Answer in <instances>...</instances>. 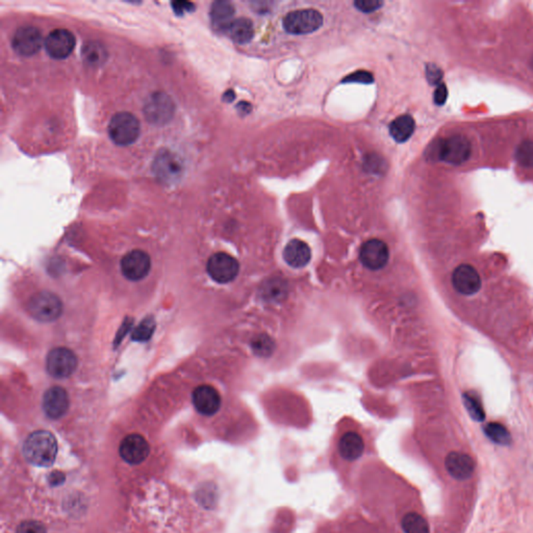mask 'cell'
I'll list each match as a JSON object with an SVG mask.
<instances>
[{"label": "cell", "mask_w": 533, "mask_h": 533, "mask_svg": "<svg viewBox=\"0 0 533 533\" xmlns=\"http://www.w3.org/2000/svg\"><path fill=\"white\" fill-rule=\"evenodd\" d=\"M23 454L31 465L50 467L58 455L56 437L47 431H37L31 433L23 444Z\"/></svg>", "instance_id": "1"}, {"label": "cell", "mask_w": 533, "mask_h": 533, "mask_svg": "<svg viewBox=\"0 0 533 533\" xmlns=\"http://www.w3.org/2000/svg\"><path fill=\"white\" fill-rule=\"evenodd\" d=\"M433 157L450 165L458 166L471 157L472 145L467 137L461 134L449 137L435 143L431 149Z\"/></svg>", "instance_id": "2"}, {"label": "cell", "mask_w": 533, "mask_h": 533, "mask_svg": "<svg viewBox=\"0 0 533 533\" xmlns=\"http://www.w3.org/2000/svg\"><path fill=\"white\" fill-rule=\"evenodd\" d=\"M107 132L116 145L128 146L134 144L140 136V121L130 111H119L111 117Z\"/></svg>", "instance_id": "3"}, {"label": "cell", "mask_w": 533, "mask_h": 533, "mask_svg": "<svg viewBox=\"0 0 533 533\" xmlns=\"http://www.w3.org/2000/svg\"><path fill=\"white\" fill-rule=\"evenodd\" d=\"M27 309L33 319L39 322H54L63 313V303L56 295L43 291L29 299Z\"/></svg>", "instance_id": "4"}, {"label": "cell", "mask_w": 533, "mask_h": 533, "mask_svg": "<svg viewBox=\"0 0 533 533\" xmlns=\"http://www.w3.org/2000/svg\"><path fill=\"white\" fill-rule=\"evenodd\" d=\"M282 24L288 33L305 35L314 33L322 26L323 16L321 13L313 8L293 10L284 16Z\"/></svg>", "instance_id": "5"}, {"label": "cell", "mask_w": 533, "mask_h": 533, "mask_svg": "<svg viewBox=\"0 0 533 533\" xmlns=\"http://www.w3.org/2000/svg\"><path fill=\"white\" fill-rule=\"evenodd\" d=\"M77 364L79 360L75 353L64 347L52 349L46 358L47 372L59 379L71 376L77 370Z\"/></svg>", "instance_id": "6"}, {"label": "cell", "mask_w": 533, "mask_h": 533, "mask_svg": "<svg viewBox=\"0 0 533 533\" xmlns=\"http://www.w3.org/2000/svg\"><path fill=\"white\" fill-rule=\"evenodd\" d=\"M43 43L41 31L33 25L19 27L12 39L13 49L22 56H31L38 54Z\"/></svg>", "instance_id": "7"}, {"label": "cell", "mask_w": 533, "mask_h": 533, "mask_svg": "<svg viewBox=\"0 0 533 533\" xmlns=\"http://www.w3.org/2000/svg\"><path fill=\"white\" fill-rule=\"evenodd\" d=\"M208 275L219 284L233 281L240 271L238 261L224 252H218L210 256L206 265Z\"/></svg>", "instance_id": "8"}, {"label": "cell", "mask_w": 533, "mask_h": 533, "mask_svg": "<svg viewBox=\"0 0 533 533\" xmlns=\"http://www.w3.org/2000/svg\"><path fill=\"white\" fill-rule=\"evenodd\" d=\"M144 113L150 123L155 125L168 123L173 117V101L164 93H155L145 103Z\"/></svg>", "instance_id": "9"}, {"label": "cell", "mask_w": 533, "mask_h": 533, "mask_svg": "<svg viewBox=\"0 0 533 533\" xmlns=\"http://www.w3.org/2000/svg\"><path fill=\"white\" fill-rule=\"evenodd\" d=\"M44 45L48 56L56 60H64L68 58L75 49V37L68 29H54L48 33Z\"/></svg>", "instance_id": "10"}, {"label": "cell", "mask_w": 533, "mask_h": 533, "mask_svg": "<svg viewBox=\"0 0 533 533\" xmlns=\"http://www.w3.org/2000/svg\"><path fill=\"white\" fill-rule=\"evenodd\" d=\"M451 281L454 290L463 296L477 294L482 286L481 277L477 270L468 264L455 268Z\"/></svg>", "instance_id": "11"}, {"label": "cell", "mask_w": 533, "mask_h": 533, "mask_svg": "<svg viewBox=\"0 0 533 533\" xmlns=\"http://www.w3.org/2000/svg\"><path fill=\"white\" fill-rule=\"evenodd\" d=\"M151 269L150 256L142 250H132L123 256L121 271L132 281H139L148 275Z\"/></svg>", "instance_id": "12"}, {"label": "cell", "mask_w": 533, "mask_h": 533, "mask_svg": "<svg viewBox=\"0 0 533 533\" xmlns=\"http://www.w3.org/2000/svg\"><path fill=\"white\" fill-rule=\"evenodd\" d=\"M389 247L385 242L378 239H372L362 244L360 252V263L366 269H383L389 262Z\"/></svg>", "instance_id": "13"}, {"label": "cell", "mask_w": 533, "mask_h": 533, "mask_svg": "<svg viewBox=\"0 0 533 533\" xmlns=\"http://www.w3.org/2000/svg\"><path fill=\"white\" fill-rule=\"evenodd\" d=\"M120 456L130 465H139L148 457L150 447L144 437L137 433L124 438L119 447Z\"/></svg>", "instance_id": "14"}, {"label": "cell", "mask_w": 533, "mask_h": 533, "mask_svg": "<svg viewBox=\"0 0 533 533\" xmlns=\"http://www.w3.org/2000/svg\"><path fill=\"white\" fill-rule=\"evenodd\" d=\"M42 405L48 418L58 420L68 412L69 405H70L68 393L66 389L61 387H50L44 394Z\"/></svg>", "instance_id": "15"}, {"label": "cell", "mask_w": 533, "mask_h": 533, "mask_svg": "<svg viewBox=\"0 0 533 533\" xmlns=\"http://www.w3.org/2000/svg\"><path fill=\"white\" fill-rule=\"evenodd\" d=\"M192 400L197 412L203 416H213L220 410V394L210 385H204L196 387Z\"/></svg>", "instance_id": "16"}, {"label": "cell", "mask_w": 533, "mask_h": 533, "mask_svg": "<svg viewBox=\"0 0 533 533\" xmlns=\"http://www.w3.org/2000/svg\"><path fill=\"white\" fill-rule=\"evenodd\" d=\"M447 471L457 480H465L473 475L475 463L470 455L461 452H451L445 461Z\"/></svg>", "instance_id": "17"}, {"label": "cell", "mask_w": 533, "mask_h": 533, "mask_svg": "<svg viewBox=\"0 0 533 533\" xmlns=\"http://www.w3.org/2000/svg\"><path fill=\"white\" fill-rule=\"evenodd\" d=\"M311 258L309 246L301 240H291L284 250V258L288 266L300 269L309 264Z\"/></svg>", "instance_id": "18"}, {"label": "cell", "mask_w": 533, "mask_h": 533, "mask_svg": "<svg viewBox=\"0 0 533 533\" xmlns=\"http://www.w3.org/2000/svg\"><path fill=\"white\" fill-rule=\"evenodd\" d=\"M210 21L213 26L218 31H227L231 23L235 21V8L229 1H215L210 6Z\"/></svg>", "instance_id": "19"}, {"label": "cell", "mask_w": 533, "mask_h": 533, "mask_svg": "<svg viewBox=\"0 0 533 533\" xmlns=\"http://www.w3.org/2000/svg\"><path fill=\"white\" fill-rule=\"evenodd\" d=\"M181 170L183 168L180 162L169 151H164L157 155L155 162V171L157 178L166 181L173 180L180 176Z\"/></svg>", "instance_id": "20"}, {"label": "cell", "mask_w": 533, "mask_h": 533, "mask_svg": "<svg viewBox=\"0 0 533 533\" xmlns=\"http://www.w3.org/2000/svg\"><path fill=\"white\" fill-rule=\"evenodd\" d=\"M364 450L362 438L355 431H349L341 438L339 442V452L343 458L348 461H355L362 456Z\"/></svg>", "instance_id": "21"}, {"label": "cell", "mask_w": 533, "mask_h": 533, "mask_svg": "<svg viewBox=\"0 0 533 533\" xmlns=\"http://www.w3.org/2000/svg\"><path fill=\"white\" fill-rule=\"evenodd\" d=\"M415 128L416 122L412 116H400L389 124V134L396 142L404 143L412 136Z\"/></svg>", "instance_id": "22"}, {"label": "cell", "mask_w": 533, "mask_h": 533, "mask_svg": "<svg viewBox=\"0 0 533 533\" xmlns=\"http://www.w3.org/2000/svg\"><path fill=\"white\" fill-rule=\"evenodd\" d=\"M229 37L238 44H246L254 38V23L248 18L235 19L229 31Z\"/></svg>", "instance_id": "23"}, {"label": "cell", "mask_w": 533, "mask_h": 533, "mask_svg": "<svg viewBox=\"0 0 533 533\" xmlns=\"http://www.w3.org/2000/svg\"><path fill=\"white\" fill-rule=\"evenodd\" d=\"M107 52L99 42H88L83 47V58L90 66H100L107 60Z\"/></svg>", "instance_id": "24"}, {"label": "cell", "mask_w": 533, "mask_h": 533, "mask_svg": "<svg viewBox=\"0 0 533 533\" xmlns=\"http://www.w3.org/2000/svg\"><path fill=\"white\" fill-rule=\"evenodd\" d=\"M404 533H429V526L424 517L418 513H408L401 520Z\"/></svg>", "instance_id": "25"}, {"label": "cell", "mask_w": 533, "mask_h": 533, "mask_svg": "<svg viewBox=\"0 0 533 533\" xmlns=\"http://www.w3.org/2000/svg\"><path fill=\"white\" fill-rule=\"evenodd\" d=\"M463 401L465 404V410L469 412L470 417L474 421L482 422L486 419V412L482 408L481 401L479 397L473 392H465L463 395Z\"/></svg>", "instance_id": "26"}, {"label": "cell", "mask_w": 533, "mask_h": 533, "mask_svg": "<svg viewBox=\"0 0 533 533\" xmlns=\"http://www.w3.org/2000/svg\"><path fill=\"white\" fill-rule=\"evenodd\" d=\"M484 433L494 443L502 445V446H509L511 443V433L507 431V427L503 426L500 423H488L484 427Z\"/></svg>", "instance_id": "27"}, {"label": "cell", "mask_w": 533, "mask_h": 533, "mask_svg": "<svg viewBox=\"0 0 533 533\" xmlns=\"http://www.w3.org/2000/svg\"><path fill=\"white\" fill-rule=\"evenodd\" d=\"M516 161L524 168H533V141H523L516 150Z\"/></svg>", "instance_id": "28"}, {"label": "cell", "mask_w": 533, "mask_h": 533, "mask_svg": "<svg viewBox=\"0 0 533 533\" xmlns=\"http://www.w3.org/2000/svg\"><path fill=\"white\" fill-rule=\"evenodd\" d=\"M155 330V321L153 317L143 320L132 334V340L137 342H146L153 337Z\"/></svg>", "instance_id": "29"}, {"label": "cell", "mask_w": 533, "mask_h": 533, "mask_svg": "<svg viewBox=\"0 0 533 533\" xmlns=\"http://www.w3.org/2000/svg\"><path fill=\"white\" fill-rule=\"evenodd\" d=\"M274 342L266 336V334H261V336L256 337V340H254L252 343V348L258 353V355H269L273 350Z\"/></svg>", "instance_id": "30"}, {"label": "cell", "mask_w": 533, "mask_h": 533, "mask_svg": "<svg viewBox=\"0 0 533 533\" xmlns=\"http://www.w3.org/2000/svg\"><path fill=\"white\" fill-rule=\"evenodd\" d=\"M16 533H47V530L41 522L27 520L19 524Z\"/></svg>", "instance_id": "31"}, {"label": "cell", "mask_w": 533, "mask_h": 533, "mask_svg": "<svg viewBox=\"0 0 533 533\" xmlns=\"http://www.w3.org/2000/svg\"><path fill=\"white\" fill-rule=\"evenodd\" d=\"M374 82V77L369 71L360 70L355 73H351L348 77L343 79V83H358L369 85Z\"/></svg>", "instance_id": "32"}, {"label": "cell", "mask_w": 533, "mask_h": 533, "mask_svg": "<svg viewBox=\"0 0 533 533\" xmlns=\"http://www.w3.org/2000/svg\"><path fill=\"white\" fill-rule=\"evenodd\" d=\"M426 77L431 85H441L442 79H443V71L437 65L428 64L426 66Z\"/></svg>", "instance_id": "33"}, {"label": "cell", "mask_w": 533, "mask_h": 533, "mask_svg": "<svg viewBox=\"0 0 533 533\" xmlns=\"http://www.w3.org/2000/svg\"><path fill=\"white\" fill-rule=\"evenodd\" d=\"M383 2L378 1V0H358L355 2V8L360 12L371 13L374 10H378Z\"/></svg>", "instance_id": "34"}, {"label": "cell", "mask_w": 533, "mask_h": 533, "mask_svg": "<svg viewBox=\"0 0 533 533\" xmlns=\"http://www.w3.org/2000/svg\"><path fill=\"white\" fill-rule=\"evenodd\" d=\"M447 98H448V89H447L446 85L442 83L435 89L433 99H435V105H443L446 102Z\"/></svg>", "instance_id": "35"}, {"label": "cell", "mask_w": 533, "mask_h": 533, "mask_svg": "<svg viewBox=\"0 0 533 533\" xmlns=\"http://www.w3.org/2000/svg\"><path fill=\"white\" fill-rule=\"evenodd\" d=\"M172 6H173L174 12L181 16L187 12H191L194 10V4L192 2L187 1H176L172 2Z\"/></svg>", "instance_id": "36"}, {"label": "cell", "mask_w": 533, "mask_h": 533, "mask_svg": "<svg viewBox=\"0 0 533 533\" xmlns=\"http://www.w3.org/2000/svg\"><path fill=\"white\" fill-rule=\"evenodd\" d=\"M238 109H239L240 111H242L243 115H245V114H248L252 111V105L248 102H241L238 105Z\"/></svg>", "instance_id": "37"}, {"label": "cell", "mask_w": 533, "mask_h": 533, "mask_svg": "<svg viewBox=\"0 0 533 533\" xmlns=\"http://www.w3.org/2000/svg\"><path fill=\"white\" fill-rule=\"evenodd\" d=\"M235 93H233V91H227V92L224 94V100L231 102V101H233V99H235Z\"/></svg>", "instance_id": "38"}, {"label": "cell", "mask_w": 533, "mask_h": 533, "mask_svg": "<svg viewBox=\"0 0 533 533\" xmlns=\"http://www.w3.org/2000/svg\"><path fill=\"white\" fill-rule=\"evenodd\" d=\"M532 68H533V59H532Z\"/></svg>", "instance_id": "39"}]
</instances>
